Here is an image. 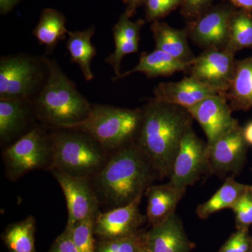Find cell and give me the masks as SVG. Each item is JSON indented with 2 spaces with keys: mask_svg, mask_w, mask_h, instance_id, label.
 <instances>
[{
  "mask_svg": "<svg viewBox=\"0 0 252 252\" xmlns=\"http://www.w3.org/2000/svg\"><path fill=\"white\" fill-rule=\"evenodd\" d=\"M193 120L187 109L153 98L141 108L135 142L160 178L170 177L181 141L193 127Z\"/></svg>",
  "mask_w": 252,
  "mask_h": 252,
  "instance_id": "6da1fadb",
  "label": "cell"
},
{
  "mask_svg": "<svg viewBox=\"0 0 252 252\" xmlns=\"http://www.w3.org/2000/svg\"><path fill=\"white\" fill-rule=\"evenodd\" d=\"M157 175L135 142L112 152L102 170L91 179L101 206H124L144 195Z\"/></svg>",
  "mask_w": 252,
  "mask_h": 252,
  "instance_id": "7a4b0ae2",
  "label": "cell"
},
{
  "mask_svg": "<svg viewBox=\"0 0 252 252\" xmlns=\"http://www.w3.org/2000/svg\"><path fill=\"white\" fill-rule=\"evenodd\" d=\"M46 79L35 99L38 117L55 128H68L86 119L92 104L55 60L43 56Z\"/></svg>",
  "mask_w": 252,
  "mask_h": 252,
  "instance_id": "3957f363",
  "label": "cell"
},
{
  "mask_svg": "<svg viewBox=\"0 0 252 252\" xmlns=\"http://www.w3.org/2000/svg\"><path fill=\"white\" fill-rule=\"evenodd\" d=\"M52 163L49 170L91 180L105 165L110 152L91 136L73 129L61 128L51 134Z\"/></svg>",
  "mask_w": 252,
  "mask_h": 252,
  "instance_id": "277c9868",
  "label": "cell"
},
{
  "mask_svg": "<svg viewBox=\"0 0 252 252\" xmlns=\"http://www.w3.org/2000/svg\"><path fill=\"white\" fill-rule=\"evenodd\" d=\"M140 120L141 108L92 104L84 120L67 129L85 132L112 153L135 142Z\"/></svg>",
  "mask_w": 252,
  "mask_h": 252,
  "instance_id": "5b68a950",
  "label": "cell"
},
{
  "mask_svg": "<svg viewBox=\"0 0 252 252\" xmlns=\"http://www.w3.org/2000/svg\"><path fill=\"white\" fill-rule=\"evenodd\" d=\"M51 134L33 127L3 151L6 175L16 181L28 172L39 169L49 170L52 163Z\"/></svg>",
  "mask_w": 252,
  "mask_h": 252,
  "instance_id": "8992f818",
  "label": "cell"
},
{
  "mask_svg": "<svg viewBox=\"0 0 252 252\" xmlns=\"http://www.w3.org/2000/svg\"><path fill=\"white\" fill-rule=\"evenodd\" d=\"M45 63L28 54L9 55L0 60V98L29 101L42 84Z\"/></svg>",
  "mask_w": 252,
  "mask_h": 252,
  "instance_id": "52a82bcc",
  "label": "cell"
},
{
  "mask_svg": "<svg viewBox=\"0 0 252 252\" xmlns=\"http://www.w3.org/2000/svg\"><path fill=\"white\" fill-rule=\"evenodd\" d=\"M206 174H211L209 145L199 138L191 127L181 141L169 183L187 190Z\"/></svg>",
  "mask_w": 252,
  "mask_h": 252,
  "instance_id": "ba28073f",
  "label": "cell"
},
{
  "mask_svg": "<svg viewBox=\"0 0 252 252\" xmlns=\"http://www.w3.org/2000/svg\"><path fill=\"white\" fill-rule=\"evenodd\" d=\"M235 9L229 3L212 5L199 17L187 22L185 28L189 39L204 51L225 49L230 18Z\"/></svg>",
  "mask_w": 252,
  "mask_h": 252,
  "instance_id": "9c48e42d",
  "label": "cell"
},
{
  "mask_svg": "<svg viewBox=\"0 0 252 252\" xmlns=\"http://www.w3.org/2000/svg\"><path fill=\"white\" fill-rule=\"evenodd\" d=\"M62 189L68 211L67 228L90 219L95 220L100 213L99 199L90 180L67 175L59 170H50Z\"/></svg>",
  "mask_w": 252,
  "mask_h": 252,
  "instance_id": "30bf717a",
  "label": "cell"
},
{
  "mask_svg": "<svg viewBox=\"0 0 252 252\" xmlns=\"http://www.w3.org/2000/svg\"><path fill=\"white\" fill-rule=\"evenodd\" d=\"M235 55L228 49L205 50L192 63L189 76L225 97L234 74Z\"/></svg>",
  "mask_w": 252,
  "mask_h": 252,
  "instance_id": "8fae6325",
  "label": "cell"
},
{
  "mask_svg": "<svg viewBox=\"0 0 252 252\" xmlns=\"http://www.w3.org/2000/svg\"><path fill=\"white\" fill-rule=\"evenodd\" d=\"M187 110L201 126L209 146L239 126L228 101L220 94L210 96Z\"/></svg>",
  "mask_w": 252,
  "mask_h": 252,
  "instance_id": "7c38bea8",
  "label": "cell"
},
{
  "mask_svg": "<svg viewBox=\"0 0 252 252\" xmlns=\"http://www.w3.org/2000/svg\"><path fill=\"white\" fill-rule=\"evenodd\" d=\"M142 197L124 206L101 212L94 222V233L97 240L122 238L140 231L139 228L147 220L140 210Z\"/></svg>",
  "mask_w": 252,
  "mask_h": 252,
  "instance_id": "4fadbf2b",
  "label": "cell"
},
{
  "mask_svg": "<svg viewBox=\"0 0 252 252\" xmlns=\"http://www.w3.org/2000/svg\"><path fill=\"white\" fill-rule=\"evenodd\" d=\"M247 143L240 125L209 146L210 173L220 177H233L243 164Z\"/></svg>",
  "mask_w": 252,
  "mask_h": 252,
  "instance_id": "5bb4252c",
  "label": "cell"
},
{
  "mask_svg": "<svg viewBox=\"0 0 252 252\" xmlns=\"http://www.w3.org/2000/svg\"><path fill=\"white\" fill-rule=\"evenodd\" d=\"M215 94H220L201 81L189 76L175 82L160 83L154 89L153 99L188 109Z\"/></svg>",
  "mask_w": 252,
  "mask_h": 252,
  "instance_id": "9a60e30c",
  "label": "cell"
},
{
  "mask_svg": "<svg viewBox=\"0 0 252 252\" xmlns=\"http://www.w3.org/2000/svg\"><path fill=\"white\" fill-rule=\"evenodd\" d=\"M193 248L176 213L144 235V248L149 252H190Z\"/></svg>",
  "mask_w": 252,
  "mask_h": 252,
  "instance_id": "2e32d148",
  "label": "cell"
},
{
  "mask_svg": "<svg viewBox=\"0 0 252 252\" xmlns=\"http://www.w3.org/2000/svg\"><path fill=\"white\" fill-rule=\"evenodd\" d=\"M131 18L124 11L113 28L115 49L105 59V62L113 68L115 77H119L122 74L121 66L123 59L127 55L138 52L140 32L146 20L132 21Z\"/></svg>",
  "mask_w": 252,
  "mask_h": 252,
  "instance_id": "e0dca14e",
  "label": "cell"
},
{
  "mask_svg": "<svg viewBox=\"0 0 252 252\" xmlns=\"http://www.w3.org/2000/svg\"><path fill=\"white\" fill-rule=\"evenodd\" d=\"M185 189L171 184L149 186L144 192L147 198V219L152 226L161 223L175 213L177 205L183 198Z\"/></svg>",
  "mask_w": 252,
  "mask_h": 252,
  "instance_id": "ac0fdd59",
  "label": "cell"
},
{
  "mask_svg": "<svg viewBox=\"0 0 252 252\" xmlns=\"http://www.w3.org/2000/svg\"><path fill=\"white\" fill-rule=\"evenodd\" d=\"M191 64L182 62L170 55L155 49L151 53H142L138 64L133 69L122 73L119 77H113L112 81L121 80L135 73H142L152 79L171 76L177 72H189Z\"/></svg>",
  "mask_w": 252,
  "mask_h": 252,
  "instance_id": "d6986e66",
  "label": "cell"
},
{
  "mask_svg": "<svg viewBox=\"0 0 252 252\" xmlns=\"http://www.w3.org/2000/svg\"><path fill=\"white\" fill-rule=\"evenodd\" d=\"M155 49L170 55L175 59L191 64L195 59L188 43L187 28L176 29L166 23L154 21L151 25Z\"/></svg>",
  "mask_w": 252,
  "mask_h": 252,
  "instance_id": "ffe728a7",
  "label": "cell"
},
{
  "mask_svg": "<svg viewBox=\"0 0 252 252\" xmlns=\"http://www.w3.org/2000/svg\"><path fill=\"white\" fill-rule=\"evenodd\" d=\"M225 97L233 112L252 108V57L236 61Z\"/></svg>",
  "mask_w": 252,
  "mask_h": 252,
  "instance_id": "44dd1931",
  "label": "cell"
},
{
  "mask_svg": "<svg viewBox=\"0 0 252 252\" xmlns=\"http://www.w3.org/2000/svg\"><path fill=\"white\" fill-rule=\"evenodd\" d=\"M28 100L0 98V139L9 142L26 127L29 117Z\"/></svg>",
  "mask_w": 252,
  "mask_h": 252,
  "instance_id": "7402d4cb",
  "label": "cell"
},
{
  "mask_svg": "<svg viewBox=\"0 0 252 252\" xmlns=\"http://www.w3.org/2000/svg\"><path fill=\"white\" fill-rule=\"evenodd\" d=\"M94 34V26L82 31H69L66 42L71 61L79 65L87 81H92L94 78L91 69V63L96 56V49L92 43Z\"/></svg>",
  "mask_w": 252,
  "mask_h": 252,
  "instance_id": "603a6c76",
  "label": "cell"
},
{
  "mask_svg": "<svg viewBox=\"0 0 252 252\" xmlns=\"http://www.w3.org/2000/svg\"><path fill=\"white\" fill-rule=\"evenodd\" d=\"M251 188L250 186L238 183L233 177H227L223 185L211 198L198 205L196 209L197 215L199 218L206 220L210 215L220 210L233 209Z\"/></svg>",
  "mask_w": 252,
  "mask_h": 252,
  "instance_id": "cb8c5ba5",
  "label": "cell"
},
{
  "mask_svg": "<svg viewBox=\"0 0 252 252\" xmlns=\"http://www.w3.org/2000/svg\"><path fill=\"white\" fill-rule=\"evenodd\" d=\"M68 32L65 16L58 10L46 8L41 12L32 34L41 45L53 50L59 41L67 39Z\"/></svg>",
  "mask_w": 252,
  "mask_h": 252,
  "instance_id": "d4e9b609",
  "label": "cell"
},
{
  "mask_svg": "<svg viewBox=\"0 0 252 252\" xmlns=\"http://www.w3.org/2000/svg\"><path fill=\"white\" fill-rule=\"evenodd\" d=\"M36 220L29 216L8 225L1 235L9 252H36Z\"/></svg>",
  "mask_w": 252,
  "mask_h": 252,
  "instance_id": "484cf974",
  "label": "cell"
},
{
  "mask_svg": "<svg viewBox=\"0 0 252 252\" xmlns=\"http://www.w3.org/2000/svg\"><path fill=\"white\" fill-rule=\"evenodd\" d=\"M244 49H252V13L236 9L230 18L225 49L236 54Z\"/></svg>",
  "mask_w": 252,
  "mask_h": 252,
  "instance_id": "4316f807",
  "label": "cell"
},
{
  "mask_svg": "<svg viewBox=\"0 0 252 252\" xmlns=\"http://www.w3.org/2000/svg\"><path fill=\"white\" fill-rule=\"evenodd\" d=\"M145 232L110 240H97L96 252H140L144 249Z\"/></svg>",
  "mask_w": 252,
  "mask_h": 252,
  "instance_id": "83f0119b",
  "label": "cell"
},
{
  "mask_svg": "<svg viewBox=\"0 0 252 252\" xmlns=\"http://www.w3.org/2000/svg\"><path fill=\"white\" fill-rule=\"evenodd\" d=\"M94 222V219H90L79 222L72 228H64L80 252H96Z\"/></svg>",
  "mask_w": 252,
  "mask_h": 252,
  "instance_id": "f1b7e54d",
  "label": "cell"
},
{
  "mask_svg": "<svg viewBox=\"0 0 252 252\" xmlns=\"http://www.w3.org/2000/svg\"><path fill=\"white\" fill-rule=\"evenodd\" d=\"M182 0H146V21L153 23L160 21L175 10L180 8Z\"/></svg>",
  "mask_w": 252,
  "mask_h": 252,
  "instance_id": "f546056e",
  "label": "cell"
},
{
  "mask_svg": "<svg viewBox=\"0 0 252 252\" xmlns=\"http://www.w3.org/2000/svg\"><path fill=\"white\" fill-rule=\"evenodd\" d=\"M238 230H247L252 224V187L232 209Z\"/></svg>",
  "mask_w": 252,
  "mask_h": 252,
  "instance_id": "4dcf8cb0",
  "label": "cell"
},
{
  "mask_svg": "<svg viewBox=\"0 0 252 252\" xmlns=\"http://www.w3.org/2000/svg\"><path fill=\"white\" fill-rule=\"evenodd\" d=\"M213 5V0H182L180 14L185 19L193 21Z\"/></svg>",
  "mask_w": 252,
  "mask_h": 252,
  "instance_id": "1f68e13d",
  "label": "cell"
},
{
  "mask_svg": "<svg viewBox=\"0 0 252 252\" xmlns=\"http://www.w3.org/2000/svg\"><path fill=\"white\" fill-rule=\"evenodd\" d=\"M250 240L247 230H238L220 248L219 252H248Z\"/></svg>",
  "mask_w": 252,
  "mask_h": 252,
  "instance_id": "d6a6232c",
  "label": "cell"
},
{
  "mask_svg": "<svg viewBox=\"0 0 252 252\" xmlns=\"http://www.w3.org/2000/svg\"><path fill=\"white\" fill-rule=\"evenodd\" d=\"M49 252H80L67 231H64L55 240Z\"/></svg>",
  "mask_w": 252,
  "mask_h": 252,
  "instance_id": "836d02e7",
  "label": "cell"
},
{
  "mask_svg": "<svg viewBox=\"0 0 252 252\" xmlns=\"http://www.w3.org/2000/svg\"><path fill=\"white\" fill-rule=\"evenodd\" d=\"M122 1L126 6L125 12L130 18H132L135 16L137 9L142 5H144L146 0H122Z\"/></svg>",
  "mask_w": 252,
  "mask_h": 252,
  "instance_id": "e575fe53",
  "label": "cell"
},
{
  "mask_svg": "<svg viewBox=\"0 0 252 252\" xmlns=\"http://www.w3.org/2000/svg\"><path fill=\"white\" fill-rule=\"evenodd\" d=\"M233 5L238 9L244 10L252 13V0H223Z\"/></svg>",
  "mask_w": 252,
  "mask_h": 252,
  "instance_id": "d590c367",
  "label": "cell"
},
{
  "mask_svg": "<svg viewBox=\"0 0 252 252\" xmlns=\"http://www.w3.org/2000/svg\"><path fill=\"white\" fill-rule=\"evenodd\" d=\"M21 1L22 0H0V13L7 14Z\"/></svg>",
  "mask_w": 252,
  "mask_h": 252,
  "instance_id": "8d00e7d4",
  "label": "cell"
},
{
  "mask_svg": "<svg viewBox=\"0 0 252 252\" xmlns=\"http://www.w3.org/2000/svg\"><path fill=\"white\" fill-rule=\"evenodd\" d=\"M243 136L247 143L252 146V122L243 128Z\"/></svg>",
  "mask_w": 252,
  "mask_h": 252,
  "instance_id": "74e56055",
  "label": "cell"
},
{
  "mask_svg": "<svg viewBox=\"0 0 252 252\" xmlns=\"http://www.w3.org/2000/svg\"><path fill=\"white\" fill-rule=\"evenodd\" d=\"M140 252H149L147 251V250H146L145 248H144V249H143V250H141V251Z\"/></svg>",
  "mask_w": 252,
  "mask_h": 252,
  "instance_id": "f35d334b",
  "label": "cell"
}]
</instances>
